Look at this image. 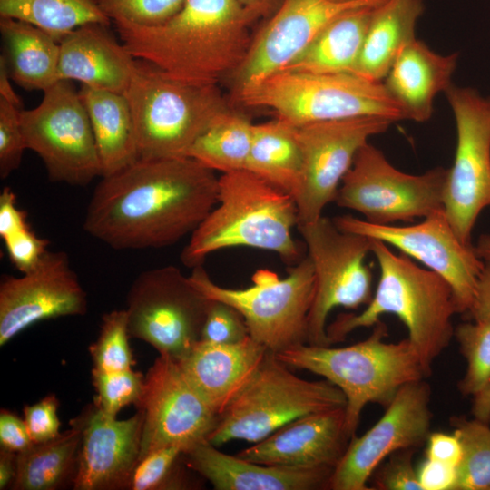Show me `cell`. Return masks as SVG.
Masks as SVG:
<instances>
[{
  "label": "cell",
  "instance_id": "18",
  "mask_svg": "<svg viewBox=\"0 0 490 490\" xmlns=\"http://www.w3.org/2000/svg\"><path fill=\"white\" fill-rule=\"evenodd\" d=\"M430 398L431 389L425 379L403 386L380 419L361 436L350 438L328 488L368 490V479L386 458L426 441L433 416Z\"/></svg>",
  "mask_w": 490,
  "mask_h": 490
},
{
  "label": "cell",
  "instance_id": "43",
  "mask_svg": "<svg viewBox=\"0 0 490 490\" xmlns=\"http://www.w3.org/2000/svg\"><path fill=\"white\" fill-rule=\"evenodd\" d=\"M416 448H405L388 456L375 470L374 487L379 490H422L413 465Z\"/></svg>",
  "mask_w": 490,
  "mask_h": 490
},
{
  "label": "cell",
  "instance_id": "29",
  "mask_svg": "<svg viewBox=\"0 0 490 490\" xmlns=\"http://www.w3.org/2000/svg\"><path fill=\"white\" fill-rule=\"evenodd\" d=\"M4 60L12 81L22 88L44 91L58 81L59 42L39 27L0 17Z\"/></svg>",
  "mask_w": 490,
  "mask_h": 490
},
{
  "label": "cell",
  "instance_id": "35",
  "mask_svg": "<svg viewBox=\"0 0 490 490\" xmlns=\"http://www.w3.org/2000/svg\"><path fill=\"white\" fill-rule=\"evenodd\" d=\"M454 434L462 447L455 490H490V426L488 422L454 416Z\"/></svg>",
  "mask_w": 490,
  "mask_h": 490
},
{
  "label": "cell",
  "instance_id": "51",
  "mask_svg": "<svg viewBox=\"0 0 490 490\" xmlns=\"http://www.w3.org/2000/svg\"><path fill=\"white\" fill-rule=\"evenodd\" d=\"M252 22L271 15L281 0H238Z\"/></svg>",
  "mask_w": 490,
  "mask_h": 490
},
{
  "label": "cell",
  "instance_id": "32",
  "mask_svg": "<svg viewBox=\"0 0 490 490\" xmlns=\"http://www.w3.org/2000/svg\"><path fill=\"white\" fill-rule=\"evenodd\" d=\"M246 170L293 197L302 170L295 127L277 118L254 123Z\"/></svg>",
  "mask_w": 490,
  "mask_h": 490
},
{
  "label": "cell",
  "instance_id": "3",
  "mask_svg": "<svg viewBox=\"0 0 490 490\" xmlns=\"http://www.w3.org/2000/svg\"><path fill=\"white\" fill-rule=\"evenodd\" d=\"M379 267V279L369 302L359 313H341L327 326L330 346L353 330L373 327L385 314L397 316L408 339L431 369L433 361L454 337L452 318L457 313L450 285L436 272L419 267L404 253L393 252L385 242L370 239Z\"/></svg>",
  "mask_w": 490,
  "mask_h": 490
},
{
  "label": "cell",
  "instance_id": "50",
  "mask_svg": "<svg viewBox=\"0 0 490 490\" xmlns=\"http://www.w3.org/2000/svg\"><path fill=\"white\" fill-rule=\"evenodd\" d=\"M466 315L471 320H490V263L485 266L479 275L473 302Z\"/></svg>",
  "mask_w": 490,
  "mask_h": 490
},
{
  "label": "cell",
  "instance_id": "21",
  "mask_svg": "<svg viewBox=\"0 0 490 490\" xmlns=\"http://www.w3.org/2000/svg\"><path fill=\"white\" fill-rule=\"evenodd\" d=\"M77 418L82 426V440L73 488L126 489L140 457L142 409L137 408L131 417L118 420L93 403Z\"/></svg>",
  "mask_w": 490,
  "mask_h": 490
},
{
  "label": "cell",
  "instance_id": "5",
  "mask_svg": "<svg viewBox=\"0 0 490 490\" xmlns=\"http://www.w3.org/2000/svg\"><path fill=\"white\" fill-rule=\"evenodd\" d=\"M387 326L377 321L370 336L344 348L300 344L274 354L285 365L323 377L346 397L345 430L355 436L368 403L387 407L406 384L431 372L408 338L387 342Z\"/></svg>",
  "mask_w": 490,
  "mask_h": 490
},
{
  "label": "cell",
  "instance_id": "9",
  "mask_svg": "<svg viewBox=\"0 0 490 490\" xmlns=\"http://www.w3.org/2000/svg\"><path fill=\"white\" fill-rule=\"evenodd\" d=\"M191 284L206 298L235 308L243 317L249 336L277 354L307 343L308 316L312 304L315 275L305 255L291 265L285 278L269 269L252 275V285L243 289L215 283L202 265L192 268Z\"/></svg>",
  "mask_w": 490,
  "mask_h": 490
},
{
  "label": "cell",
  "instance_id": "26",
  "mask_svg": "<svg viewBox=\"0 0 490 490\" xmlns=\"http://www.w3.org/2000/svg\"><path fill=\"white\" fill-rule=\"evenodd\" d=\"M457 56L436 54L417 39L405 47L382 83L407 120L426 122L431 117L434 98L452 84Z\"/></svg>",
  "mask_w": 490,
  "mask_h": 490
},
{
  "label": "cell",
  "instance_id": "55",
  "mask_svg": "<svg viewBox=\"0 0 490 490\" xmlns=\"http://www.w3.org/2000/svg\"><path fill=\"white\" fill-rule=\"evenodd\" d=\"M474 246L478 257L490 263V233L482 234Z\"/></svg>",
  "mask_w": 490,
  "mask_h": 490
},
{
  "label": "cell",
  "instance_id": "1",
  "mask_svg": "<svg viewBox=\"0 0 490 490\" xmlns=\"http://www.w3.org/2000/svg\"><path fill=\"white\" fill-rule=\"evenodd\" d=\"M218 190L215 172L191 158L138 159L102 177L83 230L116 250L172 246L214 208Z\"/></svg>",
  "mask_w": 490,
  "mask_h": 490
},
{
  "label": "cell",
  "instance_id": "14",
  "mask_svg": "<svg viewBox=\"0 0 490 490\" xmlns=\"http://www.w3.org/2000/svg\"><path fill=\"white\" fill-rule=\"evenodd\" d=\"M445 93L455 116L456 147L447 170L444 210L461 241L473 245L476 220L490 207V99L453 84Z\"/></svg>",
  "mask_w": 490,
  "mask_h": 490
},
{
  "label": "cell",
  "instance_id": "24",
  "mask_svg": "<svg viewBox=\"0 0 490 490\" xmlns=\"http://www.w3.org/2000/svg\"><path fill=\"white\" fill-rule=\"evenodd\" d=\"M182 456L190 468L216 490H313L328 488L334 469L270 466L222 453L208 441Z\"/></svg>",
  "mask_w": 490,
  "mask_h": 490
},
{
  "label": "cell",
  "instance_id": "2",
  "mask_svg": "<svg viewBox=\"0 0 490 490\" xmlns=\"http://www.w3.org/2000/svg\"><path fill=\"white\" fill-rule=\"evenodd\" d=\"M252 20L238 0H185L163 22H113L127 51L178 79L218 84L245 59Z\"/></svg>",
  "mask_w": 490,
  "mask_h": 490
},
{
  "label": "cell",
  "instance_id": "31",
  "mask_svg": "<svg viewBox=\"0 0 490 490\" xmlns=\"http://www.w3.org/2000/svg\"><path fill=\"white\" fill-rule=\"evenodd\" d=\"M82 440L78 418L71 428L43 443H34L16 454V475L14 490H55L69 481L74 484Z\"/></svg>",
  "mask_w": 490,
  "mask_h": 490
},
{
  "label": "cell",
  "instance_id": "52",
  "mask_svg": "<svg viewBox=\"0 0 490 490\" xmlns=\"http://www.w3.org/2000/svg\"><path fill=\"white\" fill-rule=\"evenodd\" d=\"M16 475V453L0 450V489L11 487Z\"/></svg>",
  "mask_w": 490,
  "mask_h": 490
},
{
  "label": "cell",
  "instance_id": "53",
  "mask_svg": "<svg viewBox=\"0 0 490 490\" xmlns=\"http://www.w3.org/2000/svg\"><path fill=\"white\" fill-rule=\"evenodd\" d=\"M0 97L22 110V101L11 85V78L4 60L0 57Z\"/></svg>",
  "mask_w": 490,
  "mask_h": 490
},
{
  "label": "cell",
  "instance_id": "40",
  "mask_svg": "<svg viewBox=\"0 0 490 490\" xmlns=\"http://www.w3.org/2000/svg\"><path fill=\"white\" fill-rule=\"evenodd\" d=\"M185 0H100L105 15L113 22L142 25L157 24L173 14Z\"/></svg>",
  "mask_w": 490,
  "mask_h": 490
},
{
  "label": "cell",
  "instance_id": "7",
  "mask_svg": "<svg viewBox=\"0 0 490 490\" xmlns=\"http://www.w3.org/2000/svg\"><path fill=\"white\" fill-rule=\"evenodd\" d=\"M236 99L270 109L275 118L296 126L358 117L407 120L382 82L355 74L279 71Z\"/></svg>",
  "mask_w": 490,
  "mask_h": 490
},
{
  "label": "cell",
  "instance_id": "17",
  "mask_svg": "<svg viewBox=\"0 0 490 490\" xmlns=\"http://www.w3.org/2000/svg\"><path fill=\"white\" fill-rule=\"evenodd\" d=\"M136 407L144 413L139 460L161 447L180 446L185 452L207 441L219 418L178 362L164 355L148 369Z\"/></svg>",
  "mask_w": 490,
  "mask_h": 490
},
{
  "label": "cell",
  "instance_id": "11",
  "mask_svg": "<svg viewBox=\"0 0 490 490\" xmlns=\"http://www.w3.org/2000/svg\"><path fill=\"white\" fill-rule=\"evenodd\" d=\"M307 247L315 275L308 316L307 344L330 346L327 336L329 312L343 307L357 309L371 299L372 272L365 260L371 252L369 238L340 230L325 216L297 226Z\"/></svg>",
  "mask_w": 490,
  "mask_h": 490
},
{
  "label": "cell",
  "instance_id": "54",
  "mask_svg": "<svg viewBox=\"0 0 490 490\" xmlns=\"http://www.w3.org/2000/svg\"><path fill=\"white\" fill-rule=\"evenodd\" d=\"M472 413L473 416L485 421H490V382L477 395L473 397Z\"/></svg>",
  "mask_w": 490,
  "mask_h": 490
},
{
  "label": "cell",
  "instance_id": "34",
  "mask_svg": "<svg viewBox=\"0 0 490 490\" xmlns=\"http://www.w3.org/2000/svg\"><path fill=\"white\" fill-rule=\"evenodd\" d=\"M0 17L32 24L58 42L86 24H113L100 0H0Z\"/></svg>",
  "mask_w": 490,
  "mask_h": 490
},
{
  "label": "cell",
  "instance_id": "33",
  "mask_svg": "<svg viewBox=\"0 0 490 490\" xmlns=\"http://www.w3.org/2000/svg\"><path fill=\"white\" fill-rule=\"evenodd\" d=\"M253 124L242 114L229 109L194 142L187 157L221 174L246 170Z\"/></svg>",
  "mask_w": 490,
  "mask_h": 490
},
{
  "label": "cell",
  "instance_id": "48",
  "mask_svg": "<svg viewBox=\"0 0 490 490\" xmlns=\"http://www.w3.org/2000/svg\"><path fill=\"white\" fill-rule=\"evenodd\" d=\"M426 458L457 468L462 457V447L458 437L454 433H430L426 438Z\"/></svg>",
  "mask_w": 490,
  "mask_h": 490
},
{
  "label": "cell",
  "instance_id": "25",
  "mask_svg": "<svg viewBox=\"0 0 490 490\" xmlns=\"http://www.w3.org/2000/svg\"><path fill=\"white\" fill-rule=\"evenodd\" d=\"M268 352L250 336L231 344L200 340L176 361L193 387L220 415L249 382Z\"/></svg>",
  "mask_w": 490,
  "mask_h": 490
},
{
  "label": "cell",
  "instance_id": "30",
  "mask_svg": "<svg viewBox=\"0 0 490 490\" xmlns=\"http://www.w3.org/2000/svg\"><path fill=\"white\" fill-rule=\"evenodd\" d=\"M377 5L358 7L335 18L281 71L355 74L372 14Z\"/></svg>",
  "mask_w": 490,
  "mask_h": 490
},
{
  "label": "cell",
  "instance_id": "13",
  "mask_svg": "<svg viewBox=\"0 0 490 490\" xmlns=\"http://www.w3.org/2000/svg\"><path fill=\"white\" fill-rule=\"evenodd\" d=\"M130 336L180 360L201 340L211 303L172 265L145 270L126 298Z\"/></svg>",
  "mask_w": 490,
  "mask_h": 490
},
{
  "label": "cell",
  "instance_id": "20",
  "mask_svg": "<svg viewBox=\"0 0 490 490\" xmlns=\"http://www.w3.org/2000/svg\"><path fill=\"white\" fill-rule=\"evenodd\" d=\"M86 310V293L67 254L47 250L31 270L0 282V346L39 321Z\"/></svg>",
  "mask_w": 490,
  "mask_h": 490
},
{
  "label": "cell",
  "instance_id": "15",
  "mask_svg": "<svg viewBox=\"0 0 490 490\" xmlns=\"http://www.w3.org/2000/svg\"><path fill=\"white\" fill-rule=\"evenodd\" d=\"M332 220L342 230L381 240L418 260L450 285L457 313L469 309L485 261L474 245L461 241L445 210L407 225H377L351 215Z\"/></svg>",
  "mask_w": 490,
  "mask_h": 490
},
{
  "label": "cell",
  "instance_id": "49",
  "mask_svg": "<svg viewBox=\"0 0 490 490\" xmlns=\"http://www.w3.org/2000/svg\"><path fill=\"white\" fill-rule=\"evenodd\" d=\"M27 214L15 204V195L5 187L0 194V236L5 239L28 228Z\"/></svg>",
  "mask_w": 490,
  "mask_h": 490
},
{
  "label": "cell",
  "instance_id": "19",
  "mask_svg": "<svg viewBox=\"0 0 490 490\" xmlns=\"http://www.w3.org/2000/svg\"><path fill=\"white\" fill-rule=\"evenodd\" d=\"M385 0H281L252 37L248 54L231 75L235 97L283 70L340 15Z\"/></svg>",
  "mask_w": 490,
  "mask_h": 490
},
{
  "label": "cell",
  "instance_id": "16",
  "mask_svg": "<svg viewBox=\"0 0 490 490\" xmlns=\"http://www.w3.org/2000/svg\"><path fill=\"white\" fill-rule=\"evenodd\" d=\"M392 122L378 117H358L293 125L302 152L300 179L293 194L299 224L322 216L325 207L335 201L358 150Z\"/></svg>",
  "mask_w": 490,
  "mask_h": 490
},
{
  "label": "cell",
  "instance_id": "45",
  "mask_svg": "<svg viewBox=\"0 0 490 490\" xmlns=\"http://www.w3.org/2000/svg\"><path fill=\"white\" fill-rule=\"evenodd\" d=\"M9 259L22 273L31 270L48 250L49 241L38 237L30 227L3 239Z\"/></svg>",
  "mask_w": 490,
  "mask_h": 490
},
{
  "label": "cell",
  "instance_id": "12",
  "mask_svg": "<svg viewBox=\"0 0 490 490\" xmlns=\"http://www.w3.org/2000/svg\"><path fill=\"white\" fill-rule=\"evenodd\" d=\"M19 119L26 148L42 159L50 181L86 186L102 176L89 116L72 81L48 87L36 107L20 110Z\"/></svg>",
  "mask_w": 490,
  "mask_h": 490
},
{
  "label": "cell",
  "instance_id": "47",
  "mask_svg": "<svg viewBox=\"0 0 490 490\" xmlns=\"http://www.w3.org/2000/svg\"><path fill=\"white\" fill-rule=\"evenodd\" d=\"M24 419L5 409L0 412V446L1 448L20 453L33 445Z\"/></svg>",
  "mask_w": 490,
  "mask_h": 490
},
{
  "label": "cell",
  "instance_id": "8",
  "mask_svg": "<svg viewBox=\"0 0 490 490\" xmlns=\"http://www.w3.org/2000/svg\"><path fill=\"white\" fill-rule=\"evenodd\" d=\"M346 407L343 392L327 379L309 381L269 351L227 407L207 441L214 446L233 439L257 443L307 415Z\"/></svg>",
  "mask_w": 490,
  "mask_h": 490
},
{
  "label": "cell",
  "instance_id": "10",
  "mask_svg": "<svg viewBox=\"0 0 490 490\" xmlns=\"http://www.w3.org/2000/svg\"><path fill=\"white\" fill-rule=\"evenodd\" d=\"M447 170L436 167L414 175L395 168L367 142L357 152L334 202L377 225L412 223L444 210Z\"/></svg>",
  "mask_w": 490,
  "mask_h": 490
},
{
  "label": "cell",
  "instance_id": "38",
  "mask_svg": "<svg viewBox=\"0 0 490 490\" xmlns=\"http://www.w3.org/2000/svg\"><path fill=\"white\" fill-rule=\"evenodd\" d=\"M184 449L180 446L158 448L142 458L134 466L126 489L159 490L177 489L182 485L176 472V465Z\"/></svg>",
  "mask_w": 490,
  "mask_h": 490
},
{
  "label": "cell",
  "instance_id": "46",
  "mask_svg": "<svg viewBox=\"0 0 490 490\" xmlns=\"http://www.w3.org/2000/svg\"><path fill=\"white\" fill-rule=\"evenodd\" d=\"M422 490H455L457 468L426 458L416 468Z\"/></svg>",
  "mask_w": 490,
  "mask_h": 490
},
{
  "label": "cell",
  "instance_id": "56",
  "mask_svg": "<svg viewBox=\"0 0 490 490\" xmlns=\"http://www.w3.org/2000/svg\"><path fill=\"white\" fill-rule=\"evenodd\" d=\"M337 1H351V0H337Z\"/></svg>",
  "mask_w": 490,
  "mask_h": 490
},
{
  "label": "cell",
  "instance_id": "39",
  "mask_svg": "<svg viewBox=\"0 0 490 490\" xmlns=\"http://www.w3.org/2000/svg\"><path fill=\"white\" fill-rule=\"evenodd\" d=\"M141 372L132 368L118 372L92 370V380L96 390L94 403L108 416L116 417L118 412L129 405H137L144 387Z\"/></svg>",
  "mask_w": 490,
  "mask_h": 490
},
{
  "label": "cell",
  "instance_id": "44",
  "mask_svg": "<svg viewBox=\"0 0 490 490\" xmlns=\"http://www.w3.org/2000/svg\"><path fill=\"white\" fill-rule=\"evenodd\" d=\"M58 407V400L52 394L24 407V420L33 443L46 442L61 434Z\"/></svg>",
  "mask_w": 490,
  "mask_h": 490
},
{
  "label": "cell",
  "instance_id": "36",
  "mask_svg": "<svg viewBox=\"0 0 490 490\" xmlns=\"http://www.w3.org/2000/svg\"><path fill=\"white\" fill-rule=\"evenodd\" d=\"M454 337L466 361L458 388L463 395L475 397L490 382V320L461 323L455 328Z\"/></svg>",
  "mask_w": 490,
  "mask_h": 490
},
{
  "label": "cell",
  "instance_id": "42",
  "mask_svg": "<svg viewBox=\"0 0 490 490\" xmlns=\"http://www.w3.org/2000/svg\"><path fill=\"white\" fill-rule=\"evenodd\" d=\"M249 337V331L242 315L232 306L218 300H211L201 340L231 344Z\"/></svg>",
  "mask_w": 490,
  "mask_h": 490
},
{
  "label": "cell",
  "instance_id": "22",
  "mask_svg": "<svg viewBox=\"0 0 490 490\" xmlns=\"http://www.w3.org/2000/svg\"><path fill=\"white\" fill-rule=\"evenodd\" d=\"M349 440L345 407H338L299 417L237 456L270 466L334 469Z\"/></svg>",
  "mask_w": 490,
  "mask_h": 490
},
{
  "label": "cell",
  "instance_id": "28",
  "mask_svg": "<svg viewBox=\"0 0 490 490\" xmlns=\"http://www.w3.org/2000/svg\"><path fill=\"white\" fill-rule=\"evenodd\" d=\"M424 11L422 0H385L375 7L355 74L382 82L405 47L415 37Z\"/></svg>",
  "mask_w": 490,
  "mask_h": 490
},
{
  "label": "cell",
  "instance_id": "27",
  "mask_svg": "<svg viewBox=\"0 0 490 490\" xmlns=\"http://www.w3.org/2000/svg\"><path fill=\"white\" fill-rule=\"evenodd\" d=\"M93 129L102 176L114 174L139 159L132 113L122 93L81 85Z\"/></svg>",
  "mask_w": 490,
  "mask_h": 490
},
{
  "label": "cell",
  "instance_id": "41",
  "mask_svg": "<svg viewBox=\"0 0 490 490\" xmlns=\"http://www.w3.org/2000/svg\"><path fill=\"white\" fill-rule=\"evenodd\" d=\"M20 109L0 97V177L16 170L26 150L19 119Z\"/></svg>",
  "mask_w": 490,
  "mask_h": 490
},
{
  "label": "cell",
  "instance_id": "23",
  "mask_svg": "<svg viewBox=\"0 0 490 490\" xmlns=\"http://www.w3.org/2000/svg\"><path fill=\"white\" fill-rule=\"evenodd\" d=\"M109 26L102 23L86 24L61 39L58 81H77L81 85L124 93L136 59Z\"/></svg>",
  "mask_w": 490,
  "mask_h": 490
},
{
  "label": "cell",
  "instance_id": "4",
  "mask_svg": "<svg viewBox=\"0 0 490 490\" xmlns=\"http://www.w3.org/2000/svg\"><path fill=\"white\" fill-rule=\"evenodd\" d=\"M298 224L292 195L248 170L222 173L218 202L191 234L181 260L192 269L213 252L249 247L277 253L294 265L303 258L292 235Z\"/></svg>",
  "mask_w": 490,
  "mask_h": 490
},
{
  "label": "cell",
  "instance_id": "6",
  "mask_svg": "<svg viewBox=\"0 0 490 490\" xmlns=\"http://www.w3.org/2000/svg\"><path fill=\"white\" fill-rule=\"evenodd\" d=\"M122 94L139 159L187 157L194 142L230 109L218 84L183 81L138 59Z\"/></svg>",
  "mask_w": 490,
  "mask_h": 490
},
{
  "label": "cell",
  "instance_id": "37",
  "mask_svg": "<svg viewBox=\"0 0 490 490\" xmlns=\"http://www.w3.org/2000/svg\"><path fill=\"white\" fill-rule=\"evenodd\" d=\"M126 309H115L103 315L99 336L89 347L93 370L118 372L131 369L133 358L129 344Z\"/></svg>",
  "mask_w": 490,
  "mask_h": 490
}]
</instances>
